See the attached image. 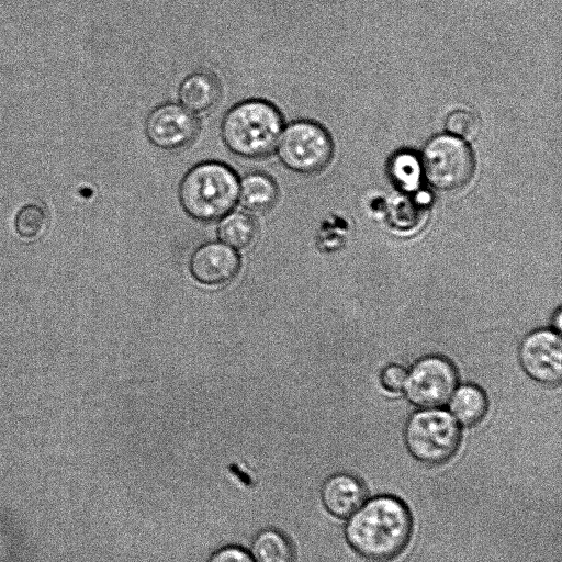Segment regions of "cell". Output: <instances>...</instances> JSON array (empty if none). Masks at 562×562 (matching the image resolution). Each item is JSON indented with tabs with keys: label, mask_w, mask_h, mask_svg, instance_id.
I'll return each instance as SVG.
<instances>
[{
	"label": "cell",
	"mask_w": 562,
	"mask_h": 562,
	"mask_svg": "<svg viewBox=\"0 0 562 562\" xmlns=\"http://www.w3.org/2000/svg\"><path fill=\"white\" fill-rule=\"evenodd\" d=\"M144 130L150 144L162 150L177 151L196 139L201 125L198 115L180 103L165 102L149 112Z\"/></svg>",
	"instance_id": "cell-8"
},
{
	"label": "cell",
	"mask_w": 562,
	"mask_h": 562,
	"mask_svg": "<svg viewBox=\"0 0 562 562\" xmlns=\"http://www.w3.org/2000/svg\"><path fill=\"white\" fill-rule=\"evenodd\" d=\"M451 416L465 427L477 425L485 417L488 402L484 391L474 384H464L454 390L450 398Z\"/></svg>",
	"instance_id": "cell-14"
},
{
	"label": "cell",
	"mask_w": 562,
	"mask_h": 562,
	"mask_svg": "<svg viewBox=\"0 0 562 562\" xmlns=\"http://www.w3.org/2000/svg\"><path fill=\"white\" fill-rule=\"evenodd\" d=\"M519 362L533 381L546 385L559 384L562 378V344L554 329L541 328L529 333L520 342Z\"/></svg>",
	"instance_id": "cell-9"
},
{
	"label": "cell",
	"mask_w": 562,
	"mask_h": 562,
	"mask_svg": "<svg viewBox=\"0 0 562 562\" xmlns=\"http://www.w3.org/2000/svg\"><path fill=\"white\" fill-rule=\"evenodd\" d=\"M46 225L44 211L36 205L24 206L16 215L14 227L23 239H33L41 235Z\"/></svg>",
	"instance_id": "cell-18"
},
{
	"label": "cell",
	"mask_w": 562,
	"mask_h": 562,
	"mask_svg": "<svg viewBox=\"0 0 562 562\" xmlns=\"http://www.w3.org/2000/svg\"><path fill=\"white\" fill-rule=\"evenodd\" d=\"M238 268L237 254L220 243L201 246L195 250L190 262L192 276L207 285H217L232 280Z\"/></svg>",
	"instance_id": "cell-10"
},
{
	"label": "cell",
	"mask_w": 562,
	"mask_h": 562,
	"mask_svg": "<svg viewBox=\"0 0 562 562\" xmlns=\"http://www.w3.org/2000/svg\"><path fill=\"white\" fill-rule=\"evenodd\" d=\"M447 131L459 138H473L480 130L479 117L469 110H454L446 119Z\"/></svg>",
	"instance_id": "cell-19"
},
{
	"label": "cell",
	"mask_w": 562,
	"mask_h": 562,
	"mask_svg": "<svg viewBox=\"0 0 562 562\" xmlns=\"http://www.w3.org/2000/svg\"><path fill=\"white\" fill-rule=\"evenodd\" d=\"M283 126L284 117L277 105L251 98L226 111L221 122V137L234 155L260 159L274 151Z\"/></svg>",
	"instance_id": "cell-2"
},
{
	"label": "cell",
	"mask_w": 562,
	"mask_h": 562,
	"mask_svg": "<svg viewBox=\"0 0 562 562\" xmlns=\"http://www.w3.org/2000/svg\"><path fill=\"white\" fill-rule=\"evenodd\" d=\"M218 237L227 246L244 249L255 239L257 224L255 220L245 212H229L218 225Z\"/></svg>",
	"instance_id": "cell-16"
},
{
	"label": "cell",
	"mask_w": 562,
	"mask_h": 562,
	"mask_svg": "<svg viewBox=\"0 0 562 562\" xmlns=\"http://www.w3.org/2000/svg\"><path fill=\"white\" fill-rule=\"evenodd\" d=\"M274 151L289 170L315 175L330 164L335 146L331 135L322 124L295 120L284 124Z\"/></svg>",
	"instance_id": "cell-5"
},
{
	"label": "cell",
	"mask_w": 562,
	"mask_h": 562,
	"mask_svg": "<svg viewBox=\"0 0 562 562\" xmlns=\"http://www.w3.org/2000/svg\"><path fill=\"white\" fill-rule=\"evenodd\" d=\"M279 200L276 180L263 171H251L239 179L238 202L250 212L271 210Z\"/></svg>",
	"instance_id": "cell-13"
},
{
	"label": "cell",
	"mask_w": 562,
	"mask_h": 562,
	"mask_svg": "<svg viewBox=\"0 0 562 562\" xmlns=\"http://www.w3.org/2000/svg\"><path fill=\"white\" fill-rule=\"evenodd\" d=\"M404 441L417 461L438 467L450 461L461 442V429L447 412L422 409L413 413L404 427Z\"/></svg>",
	"instance_id": "cell-4"
},
{
	"label": "cell",
	"mask_w": 562,
	"mask_h": 562,
	"mask_svg": "<svg viewBox=\"0 0 562 562\" xmlns=\"http://www.w3.org/2000/svg\"><path fill=\"white\" fill-rule=\"evenodd\" d=\"M221 98L222 85L218 77L205 69L187 75L178 88L179 103L195 115L213 111Z\"/></svg>",
	"instance_id": "cell-12"
},
{
	"label": "cell",
	"mask_w": 562,
	"mask_h": 562,
	"mask_svg": "<svg viewBox=\"0 0 562 562\" xmlns=\"http://www.w3.org/2000/svg\"><path fill=\"white\" fill-rule=\"evenodd\" d=\"M423 168L428 181L442 191H457L471 181L475 157L471 147L453 135H437L423 153Z\"/></svg>",
	"instance_id": "cell-6"
},
{
	"label": "cell",
	"mask_w": 562,
	"mask_h": 562,
	"mask_svg": "<svg viewBox=\"0 0 562 562\" xmlns=\"http://www.w3.org/2000/svg\"><path fill=\"white\" fill-rule=\"evenodd\" d=\"M254 562H294L295 552L290 539L280 530L267 528L254 539L250 553Z\"/></svg>",
	"instance_id": "cell-15"
},
{
	"label": "cell",
	"mask_w": 562,
	"mask_h": 562,
	"mask_svg": "<svg viewBox=\"0 0 562 562\" xmlns=\"http://www.w3.org/2000/svg\"><path fill=\"white\" fill-rule=\"evenodd\" d=\"M406 376L407 372L402 366L389 364L380 374L381 385L389 392L397 393L404 389Z\"/></svg>",
	"instance_id": "cell-20"
},
{
	"label": "cell",
	"mask_w": 562,
	"mask_h": 562,
	"mask_svg": "<svg viewBox=\"0 0 562 562\" xmlns=\"http://www.w3.org/2000/svg\"><path fill=\"white\" fill-rule=\"evenodd\" d=\"M412 533V513L393 495H379L363 503L345 528L351 549L371 562H389L397 558L408 546Z\"/></svg>",
	"instance_id": "cell-1"
},
{
	"label": "cell",
	"mask_w": 562,
	"mask_h": 562,
	"mask_svg": "<svg viewBox=\"0 0 562 562\" xmlns=\"http://www.w3.org/2000/svg\"><path fill=\"white\" fill-rule=\"evenodd\" d=\"M458 384L454 364L442 356H426L409 370L404 385L407 400L423 409L447 404Z\"/></svg>",
	"instance_id": "cell-7"
},
{
	"label": "cell",
	"mask_w": 562,
	"mask_h": 562,
	"mask_svg": "<svg viewBox=\"0 0 562 562\" xmlns=\"http://www.w3.org/2000/svg\"><path fill=\"white\" fill-rule=\"evenodd\" d=\"M239 178L223 161H201L182 177L178 195L184 212L203 222L214 221L233 211L238 202Z\"/></svg>",
	"instance_id": "cell-3"
},
{
	"label": "cell",
	"mask_w": 562,
	"mask_h": 562,
	"mask_svg": "<svg viewBox=\"0 0 562 562\" xmlns=\"http://www.w3.org/2000/svg\"><path fill=\"white\" fill-rule=\"evenodd\" d=\"M420 165L417 159L408 154L403 153L394 156L390 172L395 183L405 190L414 189L420 176Z\"/></svg>",
	"instance_id": "cell-17"
},
{
	"label": "cell",
	"mask_w": 562,
	"mask_h": 562,
	"mask_svg": "<svg viewBox=\"0 0 562 562\" xmlns=\"http://www.w3.org/2000/svg\"><path fill=\"white\" fill-rule=\"evenodd\" d=\"M321 496L325 509L330 515L347 518L364 503L367 487L356 475L341 472L326 479Z\"/></svg>",
	"instance_id": "cell-11"
},
{
	"label": "cell",
	"mask_w": 562,
	"mask_h": 562,
	"mask_svg": "<svg viewBox=\"0 0 562 562\" xmlns=\"http://www.w3.org/2000/svg\"><path fill=\"white\" fill-rule=\"evenodd\" d=\"M207 562H254L250 553L237 546H226L216 550Z\"/></svg>",
	"instance_id": "cell-21"
},
{
	"label": "cell",
	"mask_w": 562,
	"mask_h": 562,
	"mask_svg": "<svg viewBox=\"0 0 562 562\" xmlns=\"http://www.w3.org/2000/svg\"><path fill=\"white\" fill-rule=\"evenodd\" d=\"M561 310L558 308V311L553 315V329L557 330L558 333L561 329Z\"/></svg>",
	"instance_id": "cell-22"
}]
</instances>
